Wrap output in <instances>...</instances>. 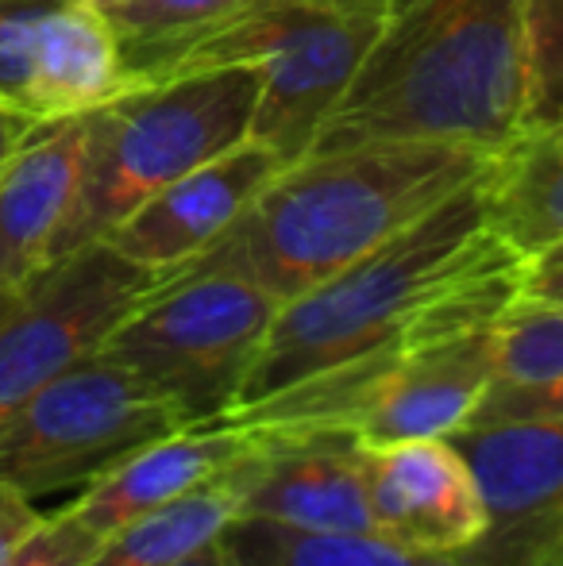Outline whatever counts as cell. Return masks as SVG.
<instances>
[{
	"mask_svg": "<svg viewBox=\"0 0 563 566\" xmlns=\"http://www.w3.org/2000/svg\"><path fill=\"white\" fill-rule=\"evenodd\" d=\"M529 127L525 0H386L305 155L359 143L505 150Z\"/></svg>",
	"mask_w": 563,
	"mask_h": 566,
	"instance_id": "1",
	"label": "cell"
},
{
	"mask_svg": "<svg viewBox=\"0 0 563 566\" xmlns=\"http://www.w3.org/2000/svg\"><path fill=\"white\" fill-rule=\"evenodd\" d=\"M494 158L498 150L463 143H359L301 155L209 251L178 270H228L293 301L487 178Z\"/></svg>",
	"mask_w": 563,
	"mask_h": 566,
	"instance_id": "2",
	"label": "cell"
},
{
	"mask_svg": "<svg viewBox=\"0 0 563 566\" xmlns=\"http://www.w3.org/2000/svg\"><path fill=\"white\" fill-rule=\"evenodd\" d=\"M487 178L456 189L417 224L359 254L321 285L282 301L236 409L402 343L409 321L444 285L505 243L487 228Z\"/></svg>",
	"mask_w": 563,
	"mask_h": 566,
	"instance_id": "3",
	"label": "cell"
},
{
	"mask_svg": "<svg viewBox=\"0 0 563 566\" xmlns=\"http://www.w3.org/2000/svg\"><path fill=\"white\" fill-rule=\"evenodd\" d=\"M263 90L256 66H217L124 85L85 113V166L51 262L105 239L143 201L251 135Z\"/></svg>",
	"mask_w": 563,
	"mask_h": 566,
	"instance_id": "4",
	"label": "cell"
},
{
	"mask_svg": "<svg viewBox=\"0 0 563 566\" xmlns=\"http://www.w3.org/2000/svg\"><path fill=\"white\" fill-rule=\"evenodd\" d=\"M378 23L383 12H347L305 0H248L201 31L121 51L124 85L170 82L240 62L256 66L263 90L251 116V139L267 143L290 166L313 147L316 127L355 77Z\"/></svg>",
	"mask_w": 563,
	"mask_h": 566,
	"instance_id": "5",
	"label": "cell"
},
{
	"mask_svg": "<svg viewBox=\"0 0 563 566\" xmlns=\"http://www.w3.org/2000/svg\"><path fill=\"white\" fill-rule=\"evenodd\" d=\"M279 297L228 270H170L101 355L170 397L186 424H217L240 401Z\"/></svg>",
	"mask_w": 563,
	"mask_h": 566,
	"instance_id": "6",
	"label": "cell"
},
{
	"mask_svg": "<svg viewBox=\"0 0 563 566\" xmlns=\"http://www.w3.org/2000/svg\"><path fill=\"white\" fill-rule=\"evenodd\" d=\"M186 428L181 409L97 350L0 424V485L43 497L90 485L143 443Z\"/></svg>",
	"mask_w": 563,
	"mask_h": 566,
	"instance_id": "7",
	"label": "cell"
},
{
	"mask_svg": "<svg viewBox=\"0 0 563 566\" xmlns=\"http://www.w3.org/2000/svg\"><path fill=\"white\" fill-rule=\"evenodd\" d=\"M166 274L97 239L31 277L0 324V424L59 374L97 355Z\"/></svg>",
	"mask_w": 563,
	"mask_h": 566,
	"instance_id": "8",
	"label": "cell"
},
{
	"mask_svg": "<svg viewBox=\"0 0 563 566\" xmlns=\"http://www.w3.org/2000/svg\"><path fill=\"white\" fill-rule=\"evenodd\" d=\"M448 440L487 505V532L456 563L563 566V420L467 424Z\"/></svg>",
	"mask_w": 563,
	"mask_h": 566,
	"instance_id": "9",
	"label": "cell"
},
{
	"mask_svg": "<svg viewBox=\"0 0 563 566\" xmlns=\"http://www.w3.org/2000/svg\"><path fill=\"white\" fill-rule=\"evenodd\" d=\"M116 46L85 0H0V108L35 124L82 116L108 93Z\"/></svg>",
	"mask_w": 563,
	"mask_h": 566,
	"instance_id": "10",
	"label": "cell"
},
{
	"mask_svg": "<svg viewBox=\"0 0 563 566\" xmlns=\"http://www.w3.org/2000/svg\"><path fill=\"white\" fill-rule=\"evenodd\" d=\"M228 482L240 516L301 532H375L363 448L347 432H259V448L228 470Z\"/></svg>",
	"mask_w": 563,
	"mask_h": 566,
	"instance_id": "11",
	"label": "cell"
},
{
	"mask_svg": "<svg viewBox=\"0 0 563 566\" xmlns=\"http://www.w3.org/2000/svg\"><path fill=\"white\" fill-rule=\"evenodd\" d=\"M375 536L414 552L459 555L487 532V505L471 462L451 440L363 448Z\"/></svg>",
	"mask_w": 563,
	"mask_h": 566,
	"instance_id": "12",
	"label": "cell"
},
{
	"mask_svg": "<svg viewBox=\"0 0 563 566\" xmlns=\"http://www.w3.org/2000/svg\"><path fill=\"white\" fill-rule=\"evenodd\" d=\"M282 166L285 163L267 143L248 135L232 150L158 189L124 224L108 231L105 243L116 247L124 259L163 274L186 266L236 224V217Z\"/></svg>",
	"mask_w": 563,
	"mask_h": 566,
	"instance_id": "13",
	"label": "cell"
},
{
	"mask_svg": "<svg viewBox=\"0 0 563 566\" xmlns=\"http://www.w3.org/2000/svg\"><path fill=\"white\" fill-rule=\"evenodd\" d=\"M490 389V332L406 350L378 374L352 424L359 448L406 440H448L467 428Z\"/></svg>",
	"mask_w": 563,
	"mask_h": 566,
	"instance_id": "14",
	"label": "cell"
},
{
	"mask_svg": "<svg viewBox=\"0 0 563 566\" xmlns=\"http://www.w3.org/2000/svg\"><path fill=\"white\" fill-rule=\"evenodd\" d=\"M256 448L259 432L248 424H228V420L186 424L113 462L105 474L85 485L82 497L70 501V509L97 536H113L121 524L136 521L150 509L186 497L209 482H220Z\"/></svg>",
	"mask_w": 563,
	"mask_h": 566,
	"instance_id": "15",
	"label": "cell"
},
{
	"mask_svg": "<svg viewBox=\"0 0 563 566\" xmlns=\"http://www.w3.org/2000/svg\"><path fill=\"white\" fill-rule=\"evenodd\" d=\"M85 166V116L35 124L0 174V282L28 290L51 266Z\"/></svg>",
	"mask_w": 563,
	"mask_h": 566,
	"instance_id": "16",
	"label": "cell"
},
{
	"mask_svg": "<svg viewBox=\"0 0 563 566\" xmlns=\"http://www.w3.org/2000/svg\"><path fill=\"white\" fill-rule=\"evenodd\" d=\"M487 228L525 262L563 243V116L529 124L498 150L487 178Z\"/></svg>",
	"mask_w": 563,
	"mask_h": 566,
	"instance_id": "17",
	"label": "cell"
},
{
	"mask_svg": "<svg viewBox=\"0 0 563 566\" xmlns=\"http://www.w3.org/2000/svg\"><path fill=\"white\" fill-rule=\"evenodd\" d=\"M236 516H240V505L225 474L220 482H209L186 497L166 501L136 521L121 524L113 536H105L90 566H174L225 536Z\"/></svg>",
	"mask_w": 563,
	"mask_h": 566,
	"instance_id": "18",
	"label": "cell"
},
{
	"mask_svg": "<svg viewBox=\"0 0 563 566\" xmlns=\"http://www.w3.org/2000/svg\"><path fill=\"white\" fill-rule=\"evenodd\" d=\"M225 544L240 566H459L456 555L414 552L375 532H301L259 516H236Z\"/></svg>",
	"mask_w": 563,
	"mask_h": 566,
	"instance_id": "19",
	"label": "cell"
},
{
	"mask_svg": "<svg viewBox=\"0 0 563 566\" xmlns=\"http://www.w3.org/2000/svg\"><path fill=\"white\" fill-rule=\"evenodd\" d=\"M563 374V305L518 297L490 328V386H536Z\"/></svg>",
	"mask_w": 563,
	"mask_h": 566,
	"instance_id": "20",
	"label": "cell"
},
{
	"mask_svg": "<svg viewBox=\"0 0 563 566\" xmlns=\"http://www.w3.org/2000/svg\"><path fill=\"white\" fill-rule=\"evenodd\" d=\"M243 4L248 0H121L116 8H108L105 20L113 23L121 51H128V46L170 43L189 31H201Z\"/></svg>",
	"mask_w": 563,
	"mask_h": 566,
	"instance_id": "21",
	"label": "cell"
},
{
	"mask_svg": "<svg viewBox=\"0 0 563 566\" xmlns=\"http://www.w3.org/2000/svg\"><path fill=\"white\" fill-rule=\"evenodd\" d=\"M529 39V124L563 108V0H525Z\"/></svg>",
	"mask_w": 563,
	"mask_h": 566,
	"instance_id": "22",
	"label": "cell"
},
{
	"mask_svg": "<svg viewBox=\"0 0 563 566\" xmlns=\"http://www.w3.org/2000/svg\"><path fill=\"white\" fill-rule=\"evenodd\" d=\"M101 544H105V536H97L66 505L59 513H43V521L23 536L8 566H90Z\"/></svg>",
	"mask_w": 563,
	"mask_h": 566,
	"instance_id": "23",
	"label": "cell"
},
{
	"mask_svg": "<svg viewBox=\"0 0 563 566\" xmlns=\"http://www.w3.org/2000/svg\"><path fill=\"white\" fill-rule=\"evenodd\" d=\"M505 420H563V374L536 386H490L467 424H505Z\"/></svg>",
	"mask_w": 563,
	"mask_h": 566,
	"instance_id": "24",
	"label": "cell"
},
{
	"mask_svg": "<svg viewBox=\"0 0 563 566\" xmlns=\"http://www.w3.org/2000/svg\"><path fill=\"white\" fill-rule=\"evenodd\" d=\"M39 521H43V513L35 509V501L8 490V485H0V566H8L12 552L23 544V536H28Z\"/></svg>",
	"mask_w": 563,
	"mask_h": 566,
	"instance_id": "25",
	"label": "cell"
},
{
	"mask_svg": "<svg viewBox=\"0 0 563 566\" xmlns=\"http://www.w3.org/2000/svg\"><path fill=\"white\" fill-rule=\"evenodd\" d=\"M521 297L556 301V305H563V259H556V262H529L525 290H521Z\"/></svg>",
	"mask_w": 563,
	"mask_h": 566,
	"instance_id": "26",
	"label": "cell"
},
{
	"mask_svg": "<svg viewBox=\"0 0 563 566\" xmlns=\"http://www.w3.org/2000/svg\"><path fill=\"white\" fill-rule=\"evenodd\" d=\"M35 127V119L20 116V113H8V108H0V174H4L8 158L15 155V147L23 143V135Z\"/></svg>",
	"mask_w": 563,
	"mask_h": 566,
	"instance_id": "27",
	"label": "cell"
},
{
	"mask_svg": "<svg viewBox=\"0 0 563 566\" xmlns=\"http://www.w3.org/2000/svg\"><path fill=\"white\" fill-rule=\"evenodd\" d=\"M174 566H240V559H236L232 547H228L225 536H220V539H212V544H205L201 552L186 555V559L174 563Z\"/></svg>",
	"mask_w": 563,
	"mask_h": 566,
	"instance_id": "28",
	"label": "cell"
},
{
	"mask_svg": "<svg viewBox=\"0 0 563 566\" xmlns=\"http://www.w3.org/2000/svg\"><path fill=\"white\" fill-rule=\"evenodd\" d=\"M305 4L347 8V12H383V8H386V0H305Z\"/></svg>",
	"mask_w": 563,
	"mask_h": 566,
	"instance_id": "29",
	"label": "cell"
},
{
	"mask_svg": "<svg viewBox=\"0 0 563 566\" xmlns=\"http://www.w3.org/2000/svg\"><path fill=\"white\" fill-rule=\"evenodd\" d=\"M20 293L23 290H12L8 282H0V324H4L8 316H12V308L20 305Z\"/></svg>",
	"mask_w": 563,
	"mask_h": 566,
	"instance_id": "30",
	"label": "cell"
},
{
	"mask_svg": "<svg viewBox=\"0 0 563 566\" xmlns=\"http://www.w3.org/2000/svg\"><path fill=\"white\" fill-rule=\"evenodd\" d=\"M85 4H93V8H97V12H108V8H116V4H121V0H85Z\"/></svg>",
	"mask_w": 563,
	"mask_h": 566,
	"instance_id": "31",
	"label": "cell"
},
{
	"mask_svg": "<svg viewBox=\"0 0 563 566\" xmlns=\"http://www.w3.org/2000/svg\"><path fill=\"white\" fill-rule=\"evenodd\" d=\"M556 259H563V243H560V247H552L549 254H541V259H536V262H556Z\"/></svg>",
	"mask_w": 563,
	"mask_h": 566,
	"instance_id": "32",
	"label": "cell"
},
{
	"mask_svg": "<svg viewBox=\"0 0 563 566\" xmlns=\"http://www.w3.org/2000/svg\"><path fill=\"white\" fill-rule=\"evenodd\" d=\"M556 116H563V108H560V113H556Z\"/></svg>",
	"mask_w": 563,
	"mask_h": 566,
	"instance_id": "33",
	"label": "cell"
}]
</instances>
